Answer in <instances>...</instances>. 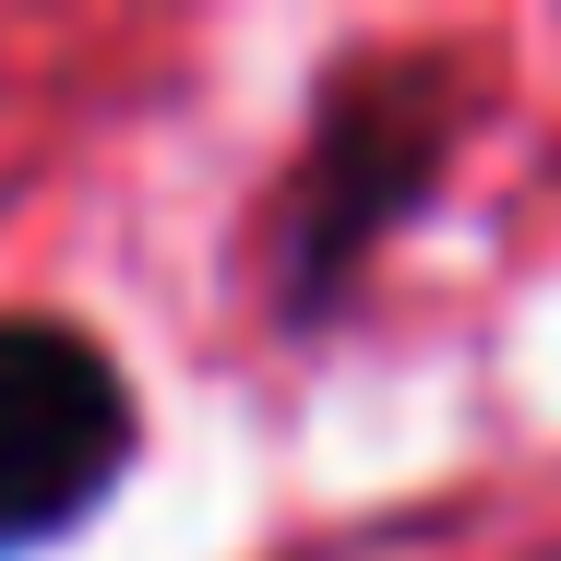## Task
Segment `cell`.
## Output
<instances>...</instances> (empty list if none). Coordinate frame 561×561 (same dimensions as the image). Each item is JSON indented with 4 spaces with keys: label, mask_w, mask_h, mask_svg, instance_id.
Here are the masks:
<instances>
[{
    "label": "cell",
    "mask_w": 561,
    "mask_h": 561,
    "mask_svg": "<svg viewBox=\"0 0 561 561\" xmlns=\"http://www.w3.org/2000/svg\"><path fill=\"white\" fill-rule=\"evenodd\" d=\"M454 131H466V96L443 60H346L323 84V108L275 180V323L287 335H323L358 299V275L382 263V239L419 227Z\"/></svg>",
    "instance_id": "cell-1"
},
{
    "label": "cell",
    "mask_w": 561,
    "mask_h": 561,
    "mask_svg": "<svg viewBox=\"0 0 561 561\" xmlns=\"http://www.w3.org/2000/svg\"><path fill=\"white\" fill-rule=\"evenodd\" d=\"M144 454V394L108 335L60 311H0V561L84 538Z\"/></svg>",
    "instance_id": "cell-2"
}]
</instances>
